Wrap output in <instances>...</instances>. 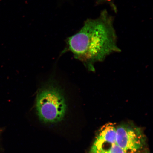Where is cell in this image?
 Returning <instances> with one entry per match:
<instances>
[{"instance_id":"cell-1","label":"cell","mask_w":153,"mask_h":153,"mask_svg":"<svg viewBox=\"0 0 153 153\" xmlns=\"http://www.w3.org/2000/svg\"><path fill=\"white\" fill-rule=\"evenodd\" d=\"M117 40L113 20L104 10L98 18L86 20L77 33L68 38L67 43L74 57L93 71L95 63L102 62L113 53L120 52Z\"/></svg>"},{"instance_id":"cell-2","label":"cell","mask_w":153,"mask_h":153,"mask_svg":"<svg viewBox=\"0 0 153 153\" xmlns=\"http://www.w3.org/2000/svg\"><path fill=\"white\" fill-rule=\"evenodd\" d=\"M36 108L40 120L46 123L60 122L65 115L67 105L62 91L54 84H49L39 90Z\"/></svg>"},{"instance_id":"cell-3","label":"cell","mask_w":153,"mask_h":153,"mask_svg":"<svg viewBox=\"0 0 153 153\" xmlns=\"http://www.w3.org/2000/svg\"><path fill=\"white\" fill-rule=\"evenodd\" d=\"M143 139L139 130L125 125L116 130V143L127 153L134 152L142 147Z\"/></svg>"},{"instance_id":"cell-4","label":"cell","mask_w":153,"mask_h":153,"mask_svg":"<svg viewBox=\"0 0 153 153\" xmlns=\"http://www.w3.org/2000/svg\"><path fill=\"white\" fill-rule=\"evenodd\" d=\"M116 130L114 124L111 123L103 126L99 131L91 151L102 150L105 144L108 143L111 146L116 143Z\"/></svg>"},{"instance_id":"cell-5","label":"cell","mask_w":153,"mask_h":153,"mask_svg":"<svg viewBox=\"0 0 153 153\" xmlns=\"http://www.w3.org/2000/svg\"><path fill=\"white\" fill-rule=\"evenodd\" d=\"M101 151L103 153H127L116 143L112 145L108 150Z\"/></svg>"},{"instance_id":"cell-6","label":"cell","mask_w":153,"mask_h":153,"mask_svg":"<svg viewBox=\"0 0 153 153\" xmlns=\"http://www.w3.org/2000/svg\"><path fill=\"white\" fill-rule=\"evenodd\" d=\"M112 1V0H97V1H98L100 3L104 2L110 3Z\"/></svg>"},{"instance_id":"cell-7","label":"cell","mask_w":153,"mask_h":153,"mask_svg":"<svg viewBox=\"0 0 153 153\" xmlns=\"http://www.w3.org/2000/svg\"><path fill=\"white\" fill-rule=\"evenodd\" d=\"M91 153H103L101 151L100 152H91Z\"/></svg>"}]
</instances>
